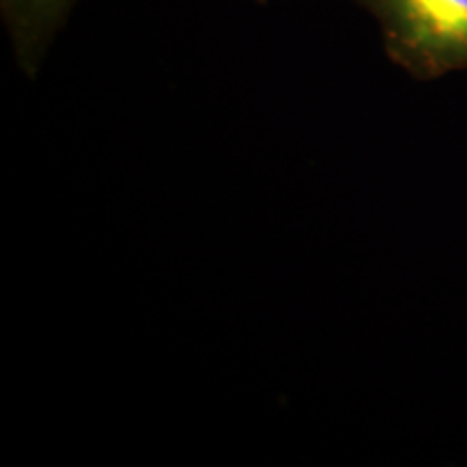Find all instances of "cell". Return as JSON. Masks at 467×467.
<instances>
[{"label": "cell", "instance_id": "7a4b0ae2", "mask_svg": "<svg viewBox=\"0 0 467 467\" xmlns=\"http://www.w3.org/2000/svg\"><path fill=\"white\" fill-rule=\"evenodd\" d=\"M78 0H0L11 48L28 76L37 72Z\"/></svg>", "mask_w": 467, "mask_h": 467}, {"label": "cell", "instance_id": "6da1fadb", "mask_svg": "<svg viewBox=\"0 0 467 467\" xmlns=\"http://www.w3.org/2000/svg\"><path fill=\"white\" fill-rule=\"evenodd\" d=\"M385 46L418 76L467 67V0H361Z\"/></svg>", "mask_w": 467, "mask_h": 467}]
</instances>
